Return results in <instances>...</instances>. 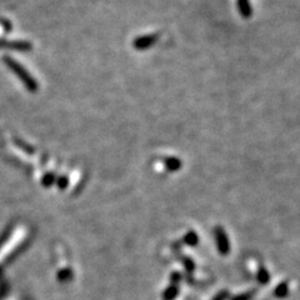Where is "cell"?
I'll use <instances>...</instances> for the list:
<instances>
[{"instance_id": "1", "label": "cell", "mask_w": 300, "mask_h": 300, "mask_svg": "<svg viewBox=\"0 0 300 300\" xmlns=\"http://www.w3.org/2000/svg\"><path fill=\"white\" fill-rule=\"evenodd\" d=\"M156 42H158V34H147V35L135 38L133 47L136 50H147L153 47Z\"/></svg>"}, {"instance_id": "2", "label": "cell", "mask_w": 300, "mask_h": 300, "mask_svg": "<svg viewBox=\"0 0 300 300\" xmlns=\"http://www.w3.org/2000/svg\"><path fill=\"white\" fill-rule=\"evenodd\" d=\"M236 5H238V10H239L240 15L245 19L253 15V8H251L250 0H236Z\"/></svg>"}, {"instance_id": "3", "label": "cell", "mask_w": 300, "mask_h": 300, "mask_svg": "<svg viewBox=\"0 0 300 300\" xmlns=\"http://www.w3.org/2000/svg\"><path fill=\"white\" fill-rule=\"evenodd\" d=\"M163 163H164V167L168 172H178L183 167L180 159L175 158V156H168L163 160Z\"/></svg>"}]
</instances>
